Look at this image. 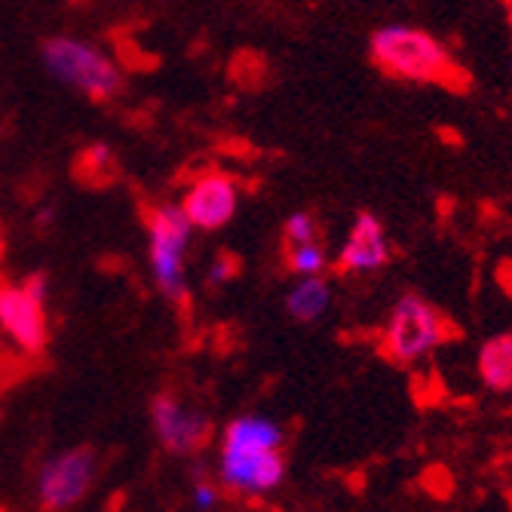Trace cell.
<instances>
[{
  "instance_id": "cell-11",
  "label": "cell",
  "mask_w": 512,
  "mask_h": 512,
  "mask_svg": "<svg viewBox=\"0 0 512 512\" xmlns=\"http://www.w3.org/2000/svg\"><path fill=\"white\" fill-rule=\"evenodd\" d=\"M479 375L488 390H512V335H494L482 344Z\"/></svg>"
},
{
  "instance_id": "cell-17",
  "label": "cell",
  "mask_w": 512,
  "mask_h": 512,
  "mask_svg": "<svg viewBox=\"0 0 512 512\" xmlns=\"http://www.w3.org/2000/svg\"><path fill=\"white\" fill-rule=\"evenodd\" d=\"M237 273H240V261H237V255L221 252V255L215 258V264H212L209 279H212L215 286H221V283H227V279H234Z\"/></svg>"
},
{
  "instance_id": "cell-18",
  "label": "cell",
  "mask_w": 512,
  "mask_h": 512,
  "mask_svg": "<svg viewBox=\"0 0 512 512\" xmlns=\"http://www.w3.org/2000/svg\"><path fill=\"white\" fill-rule=\"evenodd\" d=\"M22 289H25L31 298H37V301H46V295H50V276H46L43 270H37V273H28V276H25V283H22Z\"/></svg>"
},
{
  "instance_id": "cell-1",
  "label": "cell",
  "mask_w": 512,
  "mask_h": 512,
  "mask_svg": "<svg viewBox=\"0 0 512 512\" xmlns=\"http://www.w3.org/2000/svg\"><path fill=\"white\" fill-rule=\"evenodd\" d=\"M286 433L273 417L240 414L234 417L218 448V485L234 494H267L286 479Z\"/></svg>"
},
{
  "instance_id": "cell-3",
  "label": "cell",
  "mask_w": 512,
  "mask_h": 512,
  "mask_svg": "<svg viewBox=\"0 0 512 512\" xmlns=\"http://www.w3.org/2000/svg\"><path fill=\"white\" fill-rule=\"evenodd\" d=\"M43 65L50 68L65 86L77 89L96 105H108L123 92V74L120 68L86 40L74 37H50L40 46Z\"/></svg>"
},
{
  "instance_id": "cell-2",
  "label": "cell",
  "mask_w": 512,
  "mask_h": 512,
  "mask_svg": "<svg viewBox=\"0 0 512 512\" xmlns=\"http://www.w3.org/2000/svg\"><path fill=\"white\" fill-rule=\"evenodd\" d=\"M371 62L384 74L414 83H451L457 65L445 46L411 25H387L371 34Z\"/></svg>"
},
{
  "instance_id": "cell-14",
  "label": "cell",
  "mask_w": 512,
  "mask_h": 512,
  "mask_svg": "<svg viewBox=\"0 0 512 512\" xmlns=\"http://www.w3.org/2000/svg\"><path fill=\"white\" fill-rule=\"evenodd\" d=\"M283 258H286V267L292 273H301V276H319L325 270V264H329V255H325V243L322 240L283 249Z\"/></svg>"
},
{
  "instance_id": "cell-12",
  "label": "cell",
  "mask_w": 512,
  "mask_h": 512,
  "mask_svg": "<svg viewBox=\"0 0 512 512\" xmlns=\"http://www.w3.org/2000/svg\"><path fill=\"white\" fill-rule=\"evenodd\" d=\"M332 289L322 276H304L301 283L286 295V313L295 322H316L325 310H329Z\"/></svg>"
},
{
  "instance_id": "cell-8",
  "label": "cell",
  "mask_w": 512,
  "mask_h": 512,
  "mask_svg": "<svg viewBox=\"0 0 512 512\" xmlns=\"http://www.w3.org/2000/svg\"><path fill=\"white\" fill-rule=\"evenodd\" d=\"M0 329L28 353H40L50 341L43 301L31 298L22 286H0Z\"/></svg>"
},
{
  "instance_id": "cell-5",
  "label": "cell",
  "mask_w": 512,
  "mask_h": 512,
  "mask_svg": "<svg viewBox=\"0 0 512 512\" xmlns=\"http://www.w3.org/2000/svg\"><path fill=\"white\" fill-rule=\"evenodd\" d=\"M191 221L181 206L160 203L148 212V243H151V267L157 289L172 301H188V279H184V249L191 240Z\"/></svg>"
},
{
  "instance_id": "cell-7",
  "label": "cell",
  "mask_w": 512,
  "mask_h": 512,
  "mask_svg": "<svg viewBox=\"0 0 512 512\" xmlns=\"http://www.w3.org/2000/svg\"><path fill=\"white\" fill-rule=\"evenodd\" d=\"M151 424L160 439V445L172 454H191L200 451L212 433V424L203 411L181 402L172 393H160L151 402Z\"/></svg>"
},
{
  "instance_id": "cell-13",
  "label": "cell",
  "mask_w": 512,
  "mask_h": 512,
  "mask_svg": "<svg viewBox=\"0 0 512 512\" xmlns=\"http://www.w3.org/2000/svg\"><path fill=\"white\" fill-rule=\"evenodd\" d=\"M120 175V163L108 145H89L74 160V178L86 188H111Z\"/></svg>"
},
{
  "instance_id": "cell-4",
  "label": "cell",
  "mask_w": 512,
  "mask_h": 512,
  "mask_svg": "<svg viewBox=\"0 0 512 512\" xmlns=\"http://www.w3.org/2000/svg\"><path fill=\"white\" fill-rule=\"evenodd\" d=\"M454 335L457 332L451 329V322L430 301H424L421 295H405L390 310L381 338V353L396 365H414Z\"/></svg>"
},
{
  "instance_id": "cell-10",
  "label": "cell",
  "mask_w": 512,
  "mask_h": 512,
  "mask_svg": "<svg viewBox=\"0 0 512 512\" xmlns=\"http://www.w3.org/2000/svg\"><path fill=\"white\" fill-rule=\"evenodd\" d=\"M390 243L384 234V224L378 221V215L371 212H359L350 237L344 243V249L338 252L335 270L338 273H359V270H381L384 264H390Z\"/></svg>"
},
{
  "instance_id": "cell-15",
  "label": "cell",
  "mask_w": 512,
  "mask_h": 512,
  "mask_svg": "<svg viewBox=\"0 0 512 512\" xmlns=\"http://www.w3.org/2000/svg\"><path fill=\"white\" fill-rule=\"evenodd\" d=\"M322 240V227L316 221V215L310 212H298L286 221L283 227V249H292V246H304V243H316Z\"/></svg>"
},
{
  "instance_id": "cell-6",
  "label": "cell",
  "mask_w": 512,
  "mask_h": 512,
  "mask_svg": "<svg viewBox=\"0 0 512 512\" xmlns=\"http://www.w3.org/2000/svg\"><path fill=\"white\" fill-rule=\"evenodd\" d=\"M99 476V460L89 448H68L43 463L34 491L43 512H71L80 506Z\"/></svg>"
},
{
  "instance_id": "cell-9",
  "label": "cell",
  "mask_w": 512,
  "mask_h": 512,
  "mask_svg": "<svg viewBox=\"0 0 512 512\" xmlns=\"http://www.w3.org/2000/svg\"><path fill=\"white\" fill-rule=\"evenodd\" d=\"M237 188L234 181L221 172H209L191 184V191L181 200V212L188 215L191 227L218 230L237 212Z\"/></svg>"
},
{
  "instance_id": "cell-16",
  "label": "cell",
  "mask_w": 512,
  "mask_h": 512,
  "mask_svg": "<svg viewBox=\"0 0 512 512\" xmlns=\"http://www.w3.org/2000/svg\"><path fill=\"white\" fill-rule=\"evenodd\" d=\"M221 485L218 482H209V479H203V482H197L194 485V506L200 509V512H215L218 506H221Z\"/></svg>"
}]
</instances>
